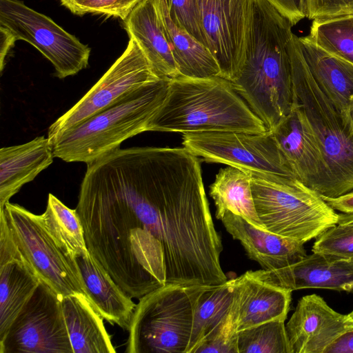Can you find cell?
I'll use <instances>...</instances> for the list:
<instances>
[{
	"mask_svg": "<svg viewBox=\"0 0 353 353\" xmlns=\"http://www.w3.org/2000/svg\"><path fill=\"white\" fill-rule=\"evenodd\" d=\"M321 197L335 211L353 213V190L337 197Z\"/></svg>",
	"mask_w": 353,
	"mask_h": 353,
	"instance_id": "obj_37",
	"label": "cell"
},
{
	"mask_svg": "<svg viewBox=\"0 0 353 353\" xmlns=\"http://www.w3.org/2000/svg\"><path fill=\"white\" fill-rule=\"evenodd\" d=\"M294 103L303 112L326 161L330 198L353 190V119L316 81L303 56L299 37L289 43Z\"/></svg>",
	"mask_w": 353,
	"mask_h": 353,
	"instance_id": "obj_3",
	"label": "cell"
},
{
	"mask_svg": "<svg viewBox=\"0 0 353 353\" xmlns=\"http://www.w3.org/2000/svg\"><path fill=\"white\" fill-rule=\"evenodd\" d=\"M350 319L353 321V311L348 314Z\"/></svg>",
	"mask_w": 353,
	"mask_h": 353,
	"instance_id": "obj_42",
	"label": "cell"
},
{
	"mask_svg": "<svg viewBox=\"0 0 353 353\" xmlns=\"http://www.w3.org/2000/svg\"><path fill=\"white\" fill-rule=\"evenodd\" d=\"M267 128L221 77L170 79L167 96L149 131L194 132L234 131L264 133Z\"/></svg>",
	"mask_w": 353,
	"mask_h": 353,
	"instance_id": "obj_2",
	"label": "cell"
},
{
	"mask_svg": "<svg viewBox=\"0 0 353 353\" xmlns=\"http://www.w3.org/2000/svg\"><path fill=\"white\" fill-rule=\"evenodd\" d=\"M51 142L44 136L0 150V209L23 185L30 182L53 161Z\"/></svg>",
	"mask_w": 353,
	"mask_h": 353,
	"instance_id": "obj_17",
	"label": "cell"
},
{
	"mask_svg": "<svg viewBox=\"0 0 353 353\" xmlns=\"http://www.w3.org/2000/svg\"><path fill=\"white\" fill-rule=\"evenodd\" d=\"M270 285L291 290L319 288L353 292V261L313 252L289 266L251 271Z\"/></svg>",
	"mask_w": 353,
	"mask_h": 353,
	"instance_id": "obj_14",
	"label": "cell"
},
{
	"mask_svg": "<svg viewBox=\"0 0 353 353\" xmlns=\"http://www.w3.org/2000/svg\"><path fill=\"white\" fill-rule=\"evenodd\" d=\"M63 315L73 353H115L103 317L82 294L62 299Z\"/></svg>",
	"mask_w": 353,
	"mask_h": 353,
	"instance_id": "obj_21",
	"label": "cell"
},
{
	"mask_svg": "<svg viewBox=\"0 0 353 353\" xmlns=\"http://www.w3.org/2000/svg\"><path fill=\"white\" fill-rule=\"evenodd\" d=\"M143 0H89L78 15L88 13L120 18L124 21L132 10Z\"/></svg>",
	"mask_w": 353,
	"mask_h": 353,
	"instance_id": "obj_34",
	"label": "cell"
},
{
	"mask_svg": "<svg viewBox=\"0 0 353 353\" xmlns=\"http://www.w3.org/2000/svg\"><path fill=\"white\" fill-rule=\"evenodd\" d=\"M88 298L108 322L129 330L137 304L89 252L77 259Z\"/></svg>",
	"mask_w": 353,
	"mask_h": 353,
	"instance_id": "obj_18",
	"label": "cell"
},
{
	"mask_svg": "<svg viewBox=\"0 0 353 353\" xmlns=\"http://www.w3.org/2000/svg\"><path fill=\"white\" fill-rule=\"evenodd\" d=\"M256 0H197L199 25L221 77L234 81L246 60Z\"/></svg>",
	"mask_w": 353,
	"mask_h": 353,
	"instance_id": "obj_11",
	"label": "cell"
},
{
	"mask_svg": "<svg viewBox=\"0 0 353 353\" xmlns=\"http://www.w3.org/2000/svg\"><path fill=\"white\" fill-rule=\"evenodd\" d=\"M40 281L25 259L0 265V341Z\"/></svg>",
	"mask_w": 353,
	"mask_h": 353,
	"instance_id": "obj_25",
	"label": "cell"
},
{
	"mask_svg": "<svg viewBox=\"0 0 353 353\" xmlns=\"http://www.w3.org/2000/svg\"><path fill=\"white\" fill-rule=\"evenodd\" d=\"M313 252H321L353 261V225L336 224L319 235Z\"/></svg>",
	"mask_w": 353,
	"mask_h": 353,
	"instance_id": "obj_31",
	"label": "cell"
},
{
	"mask_svg": "<svg viewBox=\"0 0 353 353\" xmlns=\"http://www.w3.org/2000/svg\"><path fill=\"white\" fill-rule=\"evenodd\" d=\"M301 50L316 81L340 108L350 110L353 101V63L299 37Z\"/></svg>",
	"mask_w": 353,
	"mask_h": 353,
	"instance_id": "obj_23",
	"label": "cell"
},
{
	"mask_svg": "<svg viewBox=\"0 0 353 353\" xmlns=\"http://www.w3.org/2000/svg\"><path fill=\"white\" fill-rule=\"evenodd\" d=\"M292 26L268 1L256 0L246 60L231 81L268 130L278 125L293 108L288 49Z\"/></svg>",
	"mask_w": 353,
	"mask_h": 353,
	"instance_id": "obj_1",
	"label": "cell"
},
{
	"mask_svg": "<svg viewBox=\"0 0 353 353\" xmlns=\"http://www.w3.org/2000/svg\"><path fill=\"white\" fill-rule=\"evenodd\" d=\"M0 353H73L62 298L45 282L0 341Z\"/></svg>",
	"mask_w": 353,
	"mask_h": 353,
	"instance_id": "obj_12",
	"label": "cell"
},
{
	"mask_svg": "<svg viewBox=\"0 0 353 353\" xmlns=\"http://www.w3.org/2000/svg\"><path fill=\"white\" fill-rule=\"evenodd\" d=\"M210 285L166 283L139 299L126 353H187L195 307Z\"/></svg>",
	"mask_w": 353,
	"mask_h": 353,
	"instance_id": "obj_5",
	"label": "cell"
},
{
	"mask_svg": "<svg viewBox=\"0 0 353 353\" xmlns=\"http://www.w3.org/2000/svg\"><path fill=\"white\" fill-rule=\"evenodd\" d=\"M239 293L237 330L276 320H285L292 291L255 278L251 270L234 279Z\"/></svg>",
	"mask_w": 353,
	"mask_h": 353,
	"instance_id": "obj_19",
	"label": "cell"
},
{
	"mask_svg": "<svg viewBox=\"0 0 353 353\" xmlns=\"http://www.w3.org/2000/svg\"><path fill=\"white\" fill-rule=\"evenodd\" d=\"M0 69L2 72L7 54L17 40L9 32L0 27Z\"/></svg>",
	"mask_w": 353,
	"mask_h": 353,
	"instance_id": "obj_38",
	"label": "cell"
},
{
	"mask_svg": "<svg viewBox=\"0 0 353 353\" xmlns=\"http://www.w3.org/2000/svg\"><path fill=\"white\" fill-rule=\"evenodd\" d=\"M296 179L329 197L330 177L318 140L301 109L293 104L290 114L270 130Z\"/></svg>",
	"mask_w": 353,
	"mask_h": 353,
	"instance_id": "obj_13",
	"label": "cell"
},
{
	"mask_svg": "<svg viewBox=\"0 0 353 353\" xmlns=\"http://www.w3.org/2000/svg\"><path fill=\"white\" fill-rule=\"evenodd\" d=\"M169 81L148 84L66 130L51 143L54 157L89 164L120 148L128 139L149 131L167 96Z\"/></svg>",
	"mask_w": 353,
	"mask_h": 353,
	"instance_id": "obj_4",
	"label": "cell"
},
{
	"mask_svg": "<svg viewBox=\"0 0 353 353\" xmlns=\"http://www.w3.org/2000/svg\"><path fill=\"white\" fill-rule=\"evenodd\" d=\"M284 322L276 319L239 331V353H292Z\"/></svg>",
	"mask_w": 353,
	"mask_h": 353,
	"instance_id": "obj_29",
	"label": "cell"
},
{
	"mask_svg": "<svg viewBox=\"0 0 353 353\" xmlns=\"http://www.w3.org/2000/svg\"><path fill=\"white\" fill-rule=\"evenodd\" d=\"M323 353H353V325L341 334Z\"/></svg>",
	"mask_w": 353,
	"mask_h": 353,
	"instance_id": "obj_36",
	"label": "cell"
},
{
	"mask_svg": "<svg viewBox=\"0 0 353 353\" xmlns=\"http://www.w3.org/2000/svg\"><path fill=\"white\" fill-rule=\"evenodd\" d=\"M305 18L310 20L353 15V0H304Z\"/></svg>",
	"mask_w": 353,
	"mask_h": 353,
	"instance_id": "obj_33",
	"label": "cell"
},
{
	"mask_svg": "<svg viewBox=\"0 0 353 353\" xmlns=\"http://www.w3.org/2000/svg\"><path fill=\"white\" fill-rule=\"evenodd\" d=\"M41 216L48 230L70 255L77 259L88 252L76 209L69 208L50 193L46 210Z\"/></svg>",
	"mask_w": 353,
	"mask_h": 353,
	"instance_id": "obj_27",
	"label": "cell"
},
{
	"mask_svg": "<svg viewBox=\"0 0 353 353\" xmlns=\"http://www.w3.org/2000/svg\"><path fill=\"white\" fill-rule=\"evenodd\" d=\"M251 176L255 208L268 231L305 243L337 224L336 211L297 179Z\"/></svg>",
	"mask_w": 353,
	"mask_h": 353,
	"instance_id": "obj_6",
	"label": "cell"
},
{
	"mask_svg": "<svg viewBox=\"0 0 353 353\" xmlns=\"http://www.w3.org/2000/svg\"><path fill=\"white\" fill-rule=\"evenodd\" d=\"M174 23L207 46L197 14V0H165Z\"/></svg>",
	"mask_w": 353,
	"mask_h": 353,
	"instance_id": "obj_32",
	"label": "cell"
},
{
	"mask_svg": "<svg viewBox=\"0 0 353 353\" xmlns=\"http://www.w3.org/2000/svg\"><path fill=\"white\" fill-rule=\"evenodd\" d=\"M123 21L129 37L137 42L161 79L180 76L153 0L140 2Z\"/></svg>",
	"mask_w": 353,
	"mask_h": 353,
	"instance_id": "obj_20",
	"label": "cell"
},
{
	"mask_svg": "<svg viewBox=\"0 0 353 353\" xmlns=\"http://www.w3.org/2000/svg\"><path fill=\"white\" fill-rule=\"evenodd\" d=\"M89 0H60L62 6L74 14H79L83 6Z\"/></svg>",
	"mask_w": 353,
	"mask_h": 353,
	"instance_id": "obj_39",
	"label": "cell"
},
{
	"mask_svg": "<svg viewBox=\"0 0 353 353\" xmlns=\"http://www.w3.org/2000/svg\"><path fill=\"white\" fill-rule=\"evenodd\" d=\"M306 37L324 50L353 63V15L314 19Z\"/></svg>",
	"mask_w": 353,
	"mask_h": 353,
	"instance_id": "obj_28",
	"label": "cell"
},
{
	"mask_svg": "<svg viewBox=\"0 0 353 353\" xmlns=\"http://www.w3.org/2000/svg\"><path fill=\"white\" fill-rule=\"evenodd\" d=\"M338 214L337 224L353 225V213H341Z\"/></svg>",
	"mask_w": 353,
	"mask_h": 353,
	"instance_id": "obj_40",
	"label": "cell"
},
{
	"mask_svg": "<svg viewBox=\"0 0 353 353\" xmlns=\"http://www.w3.org/2000/svg\"><path fill=\"white\" fill-rule=\"evenodd\" d=\"M250 172L228 166L219 170L210 186L215 206V216L221 219L225 212L245 219L254 226L267 230L259 219L254 205Z\"/></svg>",
	"mask_w": 353,
	"mask_h": 353,
	"instance_id": "obj_24",
	"label": "cell"
},
{
	"mask_svg": "<svg viewBox=\"0 0 353 353\" xmlns=\"http://www.w3.org/2000/svg\"><path fill=\"white\" fill-rule=\"evenodd\" d=\"M350 114L353 119V101L350 106Z\"/></svg>",
	"mask_w": 353,
	"mask_h": 353,
	"instance_id": "obj_41",
	"label": "cell"
},
{
	"mask_svg": "<svg viewBox=\"0 0 353 353\" xmlns=\"http://www.w3.org/2000/svg\"><path fill=\"white\" fill-rule=\"evenodd\" d=\"M182 140L185 149L206 162L225 164L269 180L296 178L270 130L185 132Z\"/></svg>",
	"mask_w": 353,
	"mask_h": 353,
	"instance_id": "obj_8",
	"label": "cell"
},
{
	"mask_svg": "<svg viewBox=\"0 0 353 353\" xmlns=\"http://www.w3.org/2000/svg\"><path fill=\"white\" fill-rule=\"evenodd\" d=\"M234 289L233 303L228 314L221 324L203 341L194 353H239V293L235 284Z\"/></svg>",
	"mask_w": 353,
	"mask_h": 353,
	"instance_id": "obj_30",
	"label": "cell"
},
{
	"mask_svg": "<svg viewBox=\"0 0 353 353\" xmlns=\"http://www.w3.org/2000/svg\"><path fill=\"white\" fill-rule=\"evenodd\" d=\"M153 2L180 76L192 78L221 77L219 65L210 49L174 23L165 0H153Z\"/></svg>",
	"mask_w": 353,
	"mask_h": 353,
	"instance_id": "obj_22",
	"label": "cell"
},
{
	"mask_svg": "<svg viewBox=\"0 0 353 353\" xmlns=\"http://www.w3.org/2000/svg\"><path fill=\"white\" fill-rule=\"evenodd\" d=\"M234 279L210 285L200 296L194 314L191 338L187 353H194L200 344L223 321L234 299Z\"/></svg>",
	"mask_w": 353,
	"mask_h": 353,
	"instance_id": "obj_26",
	"label": "cell"
},
{
	"mask_svg": "<svg viewBox=\"0 0 353 353\" xmlns=\"http://www.w3.org/2000/svg\"><path fill=\"white\" fill-rule=\"evenodd\" d=\"M0 210L5 212L23 256L41 281L62 299L75 294H82L88 298L76 259L52 236L41 216L10 201Z\"/></svg>",
	"mask_w": 353,
	"mask_h": 353,
	"instance_id": "obj_7",
	"label": "cell"
},
{
	"mask_svg": "<svg viewBox=\"0 0 353 353\" xmlns=\"http://www.w3.org/2000/svg\"><path fill=\"white\" fill-rule=\"evenodd\" d=\"M0 27L36 48L64 79L88 67L90 48L50 17L19 0H0Z\"/></svg>",
	"mask_w": 353,
	"mask_h": 353,
	"instance_id": "obj_9",
	"label": "cell"
},
{
	"mask_svg": "<svg viewBox=\"0 0 353 353\" xmlns=\"http://www.w3.org/2000/svg\"><path fill=\"white\" fill-rule=\"evenodd\" d=\"M287 18L293 26L305 18L304 0H267Z\"/></svg>",
	"mask_w": 353,
	"mask_h": 353,
	"instance_id": "obj_35",
	"label": "cell"
},
{
	"mask_svg": "<svg viewBox=\"0 0 353 353\" xmlns=\"http://www.w3.org/2000/svg\"><path fill=\"white\" fill-rule=\"evenodd\" d=\"M220 220L233 239L240 241L248 256L263 270L285 268L307 255L303 243L259 229L232 212L224 213Z\"/></svg>",
	"mask_w": 353,
	"mask_h": 353,
	"instance_id": "obj_16",
	"label": "cell"
},
{
	"mask_svg": "<svg viewBox=\"0 0 353 353\" xmlns=\"http://www.w3.org/2000/svg\"><path fill=\"white\" fill-rule=\"evenodd\" d=\"M353 325L348 314L332 309L320 296H303L285 325L292 353H323Z\"/></svg>",
	"mask_w": 353,
	"mask_h": 353,
	"instance_id": "obj_15",
	"label": "cell"
},
{
	"mask_svg": "<svg viewBox=\"0 0 353 353\" xmlns=\"http://www.w3.org/2000/svg\"><path fill=\"white\" fill-rule=\"evenodd\" d=\"M161 79L137 42L128 46L101 78L48 130L52 143L66 130L118 103L132 92Z\"/></svg>",
	"mask_w": 353,
	"mask_h": 353,
	"instance_id": "obj_10",
	"label": "cell"
}]
</instances>
